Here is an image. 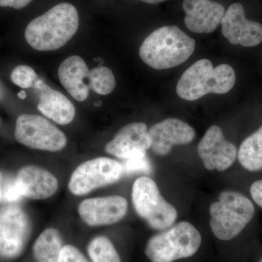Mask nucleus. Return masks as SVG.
Here are the masks:
<instances>
[{
  "label": "nucleus",
  "instance_id": "f257e3e1",
  "mask_svg": "<svg viewBox=\"0 0 262 262\" xmlns=\"http://www.w3.org/2000/svg\"><path fill=\"white\" fill-rule=\"evenodd\" d=\"M79 25L77 8L70 3H60L33 19L26 29L25 39L37 51H56L74 37Z\"/></svg>",
  "mask_w": 262,
  "mask_h": 262
},
{
  "label": "nucleus",
  "instance_id": "f03ea898",
  "mask_svg": "<svg viewBox=\"0 0 262 262\" xmlns=\"http://www.w3.org/2000/svg\"><path fill=\"white\" fill-rule=\"evenodd\" d=\"M195 40L177 26L156 29L144 39L139 56L155 70H168L182 64L192 56Z\"/></svg>",
  "mask_w": 262,
  "mask_h": 262
},
{
  "label": "nucleus",
  "instance_id": "7ed1b4c3",
  "mask_svg": "<svg viewBox=\"0 0 262 262\" xmlns=\"http://www.w3.org/2000/svg\"><path fill=\"white\" fill-rule=\"evenodd\" d=\"M235 72L223 63L213 67L209 60L196 61L184 72L177 85V94L187 101H196L209 94H225L234 86Z\"/></svg>",
  "mask_w": 262,
  "mask_h": 262
},
{
  "label": "nucleus",
  "instance_id": "20e7f679",
  "mask_svg": "<svg viewBox=\"0 0 262 262\" xmlns=\"http://www.w3.org/2000/svg\"><path fill=\"white\" fill-rule=\"evenodd\" d=\"M255 213L252 202L239 192L225 191L219 201L210 207V226L217 238L230 241L234 238L252 220Z\"/></svg>",
  "mask_w": 262,
  "mask_h": 262
},
{
  "label": "nucleus",
  "instance_id": "39448f33",
  "mask_svg": "<svg viewBox=\"0 0 262 262\" xmlns=\"http://www.w3.org/2000/svg\"><path fill=\"white\" fill-rule=\"evenodd\" d=\"M201 242V234L192 224L179 222L151 237L145 254L151 262H173L195 254Z\"/></svg>",
  "mask_w": 262,
  "mask_h": 262
},
{
  "label": "nucleus",
  "instance_id": "423d86ee",
  "mask_svg": "<svg viewBox=\"0 0 262 262\" xmlns=\"http://www.w3.org/2000/svg\"><path fill=\"white\" fill-rule=\"evenodd\" d=\"M131 196L136 213L151 228L165 230L177 220V209L164 199L156 183L149 177L136 179Z\"/></svg>",
  "mask_w": 262,
  "mask_h": 262
},
{
  "label": "nucleus",
  "instance_id": "0eeeda50",
  "mask_svg": "<svg viewBox=\"0 0 262 262\" xmlns=\"http://www.w3.org/2000/svg\"><path fill=\"white\" fill-rule=\"evenodd\" d=\"M123 175L121 163L100 157L77 166L71 175L68 188L74 195H85L98 188L118 182Z\"/></svg>",
  "mask_w": 262,
  "mask_h": 262
},
{
  "label": "nucleus",
  "instance_id": "6e6552de",
  "mask_svg": "<svg viewBox=\"0 0 262 262\" xmlns=\"http://www.w3.org/2000/svg\"><path fill=\"white\" fill-rule=\"evenodd\" d=\"M15 138L20 144L33 149L58 151L64 149V133L45 117L23 114L15 122Z\"/></svg>",
  "mask_w": 262,
  "mask_h": 262
},
{
  "label": "nucleus",
  "instance_id": "1a4fd4ad",
  "mask_svg": "<svg viewBox=\"0 0 262 262\" xmlns=\"http://www.w3.org/2000/svg\"><path fill=\"white\" fill-rule=\"evenodd\" d=\"M31 222L20 207L0 208V258L13 259L23 252L30 235Z\"/></svg>",
  "mask_w": 262,
  "mask_h": 262
},
{
  "label": "nucleus",
  "instance_id": "9d476101",
  "mask_svg": "<svg viewBox=\"0 0 262 262\" xmlns=\"http://www.w3.org/2000/svg\"><path fill=\"white\" fill-rule=\"evenodd\" d=\"M198 155L209 170L225 171L233 165L237 157L234 144L226 140L223 131L217 125L207 130L198 146Z\"/></svg>",
  "mask_w": 262,
  "mask_h": 262
},
{
  "label": "nucleus",
  "instance_id": "9b49d317",
  "mask_svg": "<svg viewBox=\"0 0 262 262\" xmlns=\"http://www.w3.org/2000/svg\"><path fill=\"white\" fill-rule=\"evenodd\" d=\"M151 146L147 125L144 122H132L117 132L113 140L105 146V151L112 156L125 160L144 158Z\"/></svg>",
  "mask_w": 262,
  "mask_h": 262
},
{
  "label": "nucleus",
  "instance_id": "f8f14e48",
  "mask_svg": "<svg viewBox=\"0 0 262 262\" xmlns=\"http://www.w3.org/2000/svg\"><path fill=\"white\" fill-rule=\"evenodd\" d=\"M127 207L125 198L112 195L84 200L79 204L77 211L86 225L101 227L120 222L126 215Z\"/></svg>",
  "mask_w": 262,
  "mask_h": 262
},
{
  "label": "nucleus",
  "instance_id": "ddd939ff",
  "mask_svg": "<svg viewBox=\"0 0 262 262\" xmlns=\"http://www.w3.org/2000/svg\"><path fill=\"white\" fill-rule=\"evenodd\" d=\"M221 24L222 34L232 45L254 47L262 42L261 24L246 18L241 3H233L229 7Z\"/></svg>",
  "mask_w": 262,
  "mask_h": 262
},
{
  "label": "nucleus",
  "instance_id": "4468645a",
  "mask_svg": "<svg viewBox=\"0 0 262 262\" xmlns=\"http://www.w3.org/2000/svg\"><path fill=\"white\" fill-rule=\"evenodd\" d=\"M151 148L155 154L165 156L174 145L192 142L195 131L190 125L177 118H168L155 124L149 130Z\"/></svg>",
  "mask_w": 262,
  "mask_h": 262
},
{
  "label": "nucleus",
  "instance_id": "2eb2a0df",
  "mask_svg": "<svg viewBox=\"0 0 262 262\" xmlns=\"http://www.w3.org/2000/svg\"><path fill=\"white\" fill-rule=\"evenodd\" d=\"M183 9L186 13L185 25L198 34L214 32L225 13L222 5L211 0H184Z\"/></svg>",
  "mask_w": 262,
  "mask_h": 262
},
{
  "label": "nucleus",
  "instance_id": "dca6fc26",
  "mask_svg": "<svg viewBox=\"0 0 262 262\" xmlns=\"http://www.w3.org/2000/svg\"><path fill=\"white\" fill-rule=\"evenodd\" d=\"M24 198L34 201L48 199L58 189V179L46 169L27 165L20 168L15 178Z\"/></svg>",
  "mask_w": 262,
  "mask_h": 262
},
{
  "label": "nucleus",
  "instance_id": "f3484780",
  "mask_svg": "<svg viewBox=\"0 0 262 262\" xmlns=\"http://www.w3.org/2000/svg\"><path fill=\"white\" fill-rule=\"evenodd\" d=\"M34 88L40 91L37 107L43 115L59 125H68L73 121L76 115L75 107L67 96L51 89L39 79Z\"/></svg>",
  "mask_w": 262,
  "mask_h": 262
},
{
  "label": "nucleus",
  "instance_id": "a211bd4d",
  "mask_svg": "<svg viewBox=\"0 0 262 262\" xmlns=\"http://www.w3.org/2000/svg\"><path fill=\"white\" fill-rule=\"evenodd\" d=\"M89 72L85 61L78 56L66 58L58 68V78L62 85L72 97L80 102L89 98L90 88L84 80L88 79Z\"/></svg>",
  "mask_w": 262,
  "mask_h": 262
},
{
  "label": "nucleus",
  "instance_id": "6ab92c4d",
  "mask_svg": "<svg viewBox=\"0 0 262 262\" xmlns=\"http://www.w3.org/2000/svg\"><path fill=\"white\" fill-rule=\"evenodd\" d=\"M63 247V239L58 229H45L33 244V257L36 262H58Z\"/></svg>",
  "mask_w": 262,
  "mask_h": 262
},
{
  "label": "nucleus",
  "instance_id": "aec40b11",
  "mask_svg": "<svg viewBox=\"0 0 262 262\" xmlns=\"http://www.w3.org/2000/svg\"><path fill=\"white\" fill-rule=\"evenodd\" d=\"M239 163L249 171L262 169V126L246 138L237 151Z\"/></svg>",
  "mask_w": 262,
  "mask_h": 262
},
{
  "label": "nucleus",
  "instance_id": "412c9836",
  "mask_svg": "<svg viewBox=\"0 0 262 262\" xmlns=\"http://www.w3.org/2000/svg\"><path fill=\"white\" fill-rule=\"evenodd\" d=\"M87 252L91 262H121L113 242L105 236H97L91 239Z\"/></svg>",
  "mask_w": 262,
  "mask_h": 262
},
{
  "label": "nucleus",
  "instance_id": "4be33fe9",
  "mask_svg": "<svg viewBox=\"0 0 262 262\" xmlns=\"http://www.w3.org/2000/svg\"><path fill=\"white\" fill-rule=\"evenodd\" d=\"M89 86L96 94L106 96L116 87V80L113 71L106 67H98L90 71Z\"/></svg>",
  "mask_w": 262,
  "mask_h": 262
},
{
  "label": "nucleus",
  "instance_id": "5701e85b",
  "mask_svg": "<svg viewBox=\"0 0 262 262\" xmlns=\"http://www.w3.org/2000/svg\"><path fill=\"white\" fill-rule=\"evenodd\" d=\"M12 82L22 89H27L34 87L39 80L35 71L27 65H19L15 67L10 75Z\"/></svg>",
  "mask_w": 262,
  "mask_h": 262
},
{
  "label": "nucleus",
  "instance_id": "b1692460",
  "mask_svg": "<svg viewBox=\"0 0 262 262\" xmlns=\"http://www.w3.org/2000/svg\"><path fill=\"white\" fill-rule=\"evenodd\" d=\"M122 166H123L124 175L137 173H150L151 171V166L146 156L144 158H136L124 160Z\"/></svg>",
  "mask_w": 262,
  "mask_h": 262
},
{
  "label": "nucleus",
  "instance_id": "393cba45",
  "mask_svg": "<svg viewBox=\"0 0 262 262\" xmlns=\"http://www.w3.org/2000/svg\"><path fill=\"white\" fill-rule=\"evenodd\" d=\"M58 262H91L78 248L72 245H65L62 248Z\"/></svg>",
  "mask_w": 262,
  "mask_h": 262
},
{
  "label": "nucleus",
  "instance_id": "a878e982",
  "mask_svg": "<svg viewBox=\"0 0 262 262\" xmlns=\"http://www.w3.org/2000/svg\"><path fill=\"white\" fill-rule=\"evenodd\" d=\"M23 198L21 191H20L15 179L12 182H8L5 186V189H3V198H2L8 203H14Z\"/></svg>",
  "mask_w": 262,
  "mask_h": 262
},
{
  "label": "nucleus",
  "instance_id": "bb28decb",
  "mask_svg": "<svg viewBox=\"0 0 262 262\" xmlns=\"http://www.w3.org/2000/svg\"><path fill=\"white\" fill-rule=\"evenodd\" d=\"M250 192L253 201L262 208V180L256 181L253 183L250 189Z\"/></svg>",
  "mask_w": 262,
  "mask_h": 262
},
{
  "label": "nucleus",
  "instance_id": "cd10ccee",
  "mask_svg": "<svg viewBox=\"0 0 262 262\" xmlns=\"http://www.w3.org/2000/svg\"><path fill=\"white\" fill-rule=\"evenodd\" d=\"M32 0H0V6L20 10L32 3Z\"/></svg>",
  "mask_w": 262,
  "mask_h": 262
},
{
  "label": "nucleus",
  "instance_id": "c85d7f7f",
  "mask_svg": "<svg viewBox=\"0 0 262 262\" xmlns=\"http://www.w3.org/2000/svg\"><path fill=\"white\" fill-rule=\"evenodd\" d=\"M143 3H147V4H158V3H163L167 0H140Z\"/></svg>",
  "mask_w": 262,
  "mask_h": 262
},
{
  "label": "nucleus",
  "instance_id": "c756f323",
  "mask_svg": "<svg viewBox=\"0 0 262 262\" xmlns=\"http://www.w3.org/2000/svg\"><path fill=\"white\" fill-rule=\"evenodd\" d=\"M18 96L19 98H21V99H25L26 97H27V94L24 91H20V92L18 93Z\"/></svg>",
  "mask_w": 262,
  "mask_h": 262
},
{
  "label": "nucleus",
  "instance_id": "7c9ffc66",
  "mask_svg": "<svg viewBox=\"0 0 262 262\" xmlns=\"http://www.w3.org/2000/svg\"><path fill=\"white\" fill-rule=\"evenodd\" d=\"M1 180H2V173L0 172V200L3 198V189H2L1 187Z\"/></svg>",
  "mask_w": 262,
  "mask_h": 262
},
{
  "label": "nucleus",
  "instance_id": "2f4dec72",
  "mask_svg": "<svg viewBox=\"0 0 262 262\" xmlns=\"http://www.w3.org/2000/svg\"><path fill=\"white\" fill-rule=\"evenodd\" d=\"M3 97V86H2L1 82H0V100L2 99Z\"/></svg>",
  "mask_w": 262,
  "mask_h": 262
},
{
  "label": "nucleus",
  "instance_id": "473e14b6",
  "mask_svg": "<svg viewBox=\"0 0 262 262\" xmlns=\"http://www.w3.org/2000/svg\"><path fill=\"white\" fill-rule=\"evenodd\" d=\"M258 262H262V258H261V259L259 260V261Z\"/></svg>",
  "mask_w": 262,
  "mask_h": 262
}]
</instances>
